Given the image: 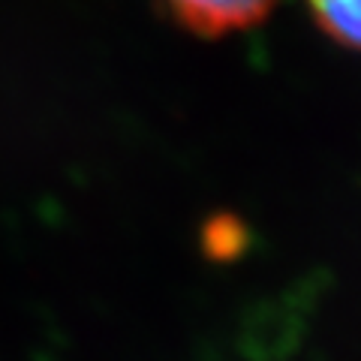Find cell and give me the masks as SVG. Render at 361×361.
I'll list each match as a JSON object with an SVG mask.
<instances>
[{
	"mask_svg": "<svg viewBox=\"0 0 361 361\" xmlns=\"http://www.w3.org/2000/svg\"><path fill=\"white\" fill-rule=\"evenodd\" d=\"M277 0H169L172 13L196 33L223 37L232 30L253 27L262 21Z\"/></svg>",
	"mask_w": 361,
	"mask_h": 361,
	"instance_id": "6da1fadb",
	"label": "cell"
},
{
	"mask_svg": "<svg viewBox=\"0 0 361 361\" xmlns=\"http://www.w3.org/2000/svg\"><path fill=\"white\" fill-rule=\"evenodd\" d=\"M307 6L322 30L361 51V0H307Z\"/></svg>",
	"mask_w": 361,
	"mask_h": 361,
	"instance_id": "7a4b0ae2",
	"label": "cell"
}]
</instances>
